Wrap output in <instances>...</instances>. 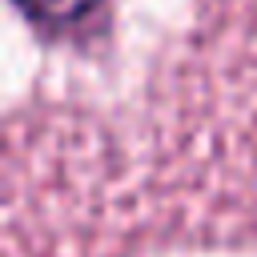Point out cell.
Instances as JSON below:
<instances>
[{
	"instance_id": "1",
	"label": "cell",
	"mask_w": 257,
	"mask_h": 257,
	"mask_svg": "<svg viewBox=\"0 0 257 257\" xmlns=\"http://www.w3.org/2000/svg\"><path fill=\"white\" fill-rule=\"evenodd\" d=\"M12 4L32 20H48V24H68L96 8V0H12Z\"/></svg>"
}]
</instances>
